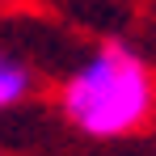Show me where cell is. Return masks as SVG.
Instances as JSON below:
<instances>
[{"instance_id": "2", "label": "cell", "mask_w": 156, "mask_h": 156, "mask_svg": "<svg viewBox=\"0 0 156 156\" xmlns=\"http://www.w3.org/2000/svg\"><path fill=\"white\" fill-rule=\"evenodd\" d=\"M34 89V72L26 68V59H17L13 51H0V110L21 105Z\"/></svg>"}, {"instance_id": "1", "label": "cell", "mask_w": 156, "mask_h": 156, "mask_svg": "<svg viewBox=\"0 0 156 156\" xmlns=\"http://www.w3.org/2000/svg\"><path fill=\"white\" fill-rule=\"evenodd\" d=\"M59 110L89 139H122L152 118L156 80L131 47L105 42L63 80Z\"/></svg>"}]
</instances>
